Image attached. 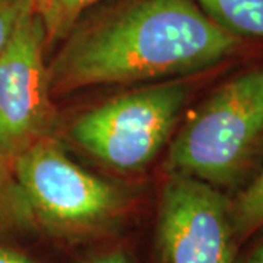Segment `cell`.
<instances>
[{"label": "cell", "instance_id": "obj_3", "mask_svg": "<svg viewBox=\"0 0 263 263\" xmlns=\"http://www.w3.org/2000/svg\"><path fill=\"white\" fill-rule=\"evenodd\" d=\"M10 164L34 226L51 234H94L111 226L126 206L120 189L73 162L53 138L40 141Z\"/></svg>", "mask_w": 263, "mask_h": 263}, {"label": "cell", "instance_id": "obj_8", "mask_svg": "<svg viewBox=\"0 0 263 263\" xmlns=\"http://www.w3.org/2000/svg\"><path fill=\"white\" fill-rule=\"evenodd\" d=\"M34 227V221L12 171V164L0 154V233Z\"/></svg>", "mask_w": 263, "mask_h": 263}, {"label": "cell", "instance_id": "obj_7", "mask_svg": "<svg viewBox=\"0 0 263 263\" xmlns=\"http://www.w3.org/2000/svg\"><path fill=\"white\" fill-rule=\"evenodd\" d=\"M219 27L235 37L263 41V0H195Z\"/></svg>", "mask_w": 263, "mask_h": 263}, {"label": "cell", "instance_id": "obj_9", "mask_svg": "<svg viewBox=\"0 0 263 263\" xmlns=\"http://www.w3.org/2000/svg\"><path fill=\"white\" fill-rule=\"evenodd\" d=\"M230 214L237 241L246 240L263 226V168L230 200Z\"/></svg>", "mask_w": 263, "mask_h": 263}, {"label": "cell", "instance_id": "obj_10", "mask_svg": "<svg viewBox=\"0 0 263 263\" xmlns=\"http://www.w3.org/2000/svg\"><path fill=\"white\" fill-rule=\"evenodd\" d=\"M100 0H31V8L41 19L47 41L66 37L85 9Z\"/></svg>", "mask_w": 263, "mask_h": 263}, {"label": "cell", "instance_id": "obj_5", "mask_svg": "<svg viewBox=\"0 0 263 263\" xmlns=\"http://www.w3.org/2000/svg\"><path fill=\"white\" fill-rule=\"evenodd\" d=\"M46 43L43 22L29 5L0 56V154L9 162L51 138L56 124Z\"/></svg>", "mask_w": 263, "mask_h": 263}, {"label": "cell", "instance_id": "obj_1", "mask_svg": "<svg viewBox=\"0 0 263 263\" xmlns=\"http://www.w3.org/2000/svg\"><path fill=\"white\" fill-rule=\"evenodd\" d=\"M238 41L195 0H136L72 35L48 67L50 88L193 73L233 54Z\"/></svg>", "mask_w": 263, "mask_h": 263}, {"label": "cell", "instance_id": "obj_4", "mask_svg": "<svg viewBox=\"0 0 263 263\" xmlns=\"http://www.w3.org/2000/svg\"><path fill=\"white\" fill-rule=\"evenodd\" d=\"M187 98V86L167 82L119 95L82 114L70 138L119 171L146 167L171 139Z\"/></svg>", "mask_w": 263, "mask_h": 263}, {"label": "cell", "instance_id": "obj_13", "mask_svg": "<svg viewBox=\"0 0 263 263\" xmlns=\"http://www.w3.org/2000/svg\"><path fill=\"white\" fill-rule=\"evenodd\" d=\"M85 263H129L127 262V257L123 250L120 249H116V250H110V252H105L103 254H98L92 259L86 260Z\"/></svg>", "mask_w": 263, "mask_h": 263}, {"label": "cell", "instance_id": "obj_11", "mask_svg": "<svg viewBox=\"0 0 263 263\" xmlns=\"http://www.w3.org/2000/svg\"><path fill=\"white\" fill-rule=\"evenodd\" d=\"M31 0H0V56L6 50L22 13Z\"/></svg>", "mask_w": 263, "mask_h": 263}, {"label": "cell", "instance_id": "obj_14", "mask_svg": "<svg viewBox=\"0 0 263 263\" xmlns=\"http://www.w3.org/2000/svg\"><path fill=\"white\" fill-rule=\"evenodd\" d=\"M246 263H263V240L254 247V250L249 256Z\"/></svg>", "mask_w": 263, "mask_h": 263}, {"label": "cell", "instance_id": "obj_2", "mask_svg": "<svg viewBox=\"0 0 263 263\" xmlns=\"http://www.w3.org/2000/svg\"><path fill=\"white\" fill-rule=\"evenodd\" d=\"M263 149V66L231 78L190 113L170 143V174L234 187Z\"/></svg>", "mask_w": 263, "mask_h": 263}, {"label": "cell", "instance_id": "obj_6", "mask_svg": "<svg viewBox=\"0 0 263 263\" xmlns=\"http://www.w3.org/2000/svg\"><path fill=\"white\" fill-rule=\"evenodd\" d=\"M230 200L203 181L170 174L157 224L158 263H234Z\"/></svg>", "mask_w": 263, "mask_h": 263}, {"label": "cell", "instance_id": "obj_12", "mask_svg": "<svg viewBox=\"0 0 263 263\" xmlns=\"http://www.w3.org/2000/svg\"><path fill=\"white\" fill-rule=\"evenodd\" d=\"M0 263H38L25 253L0 245Z\"/></svg>", "mask_w": 263, "mask_h": 263}]
</instances>
